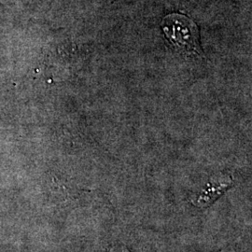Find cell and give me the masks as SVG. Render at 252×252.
<instances>
[{
  "instance_id": "1",
  "label": "cell",
  "mask_w": 252,
  "mask_h": 252,
  "mask_svg": "<svg viewBox=\"0 0 252 252\" xmlns=\"http://www.w3.org/2000/svg\"><path fill=\"white\" fill-rule=\"evenodd\" d=\"M162 28L168 42L176 50L202 55L198 27L193 21L184 15L170 14L162 20Z\"/></svg>"
}]
</instances>
